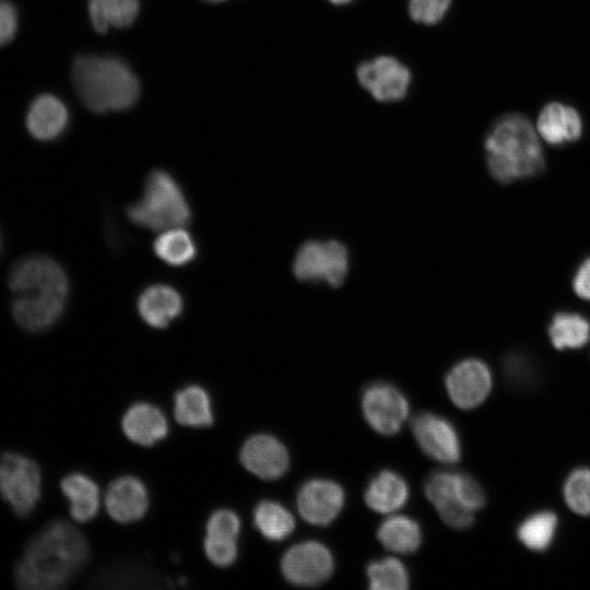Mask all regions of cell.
Masks as SVG:
<instances>
[{"label":"cell","instance_id":"ba28073f","mask_svg":"<svg viewBox=\"0 0 590 590\" xmlns=\"http://www.w3.org/2000/svg\"><path fill=\"white\" fill-rule=\"evenodd\" d=\"M409 409L405 396L391 384L374 382L363 391L364 418L380 435L392 436L399 433L409 415Z\"/></svg>","mask_w":590,"mask_h":590},{"label":"cell","instance_id":"d590c367","mask_svg":"<svg viewBox=\"0 0 590 590\" xmlns=\"http://www.w3.org/2000/svg\"><path fill=\"white\" fill-rule=\"evenodd\" d=\"M457 483L461 502L465 508L474 512L484 507L485 493L473 476L464 472H457Z\"/></svg>","mask_w":590,"mask_h":590},{"label":"cell","instance_id":"7c38bea8","mask_svg":"<svg viewBox=\"0 0 590 590\" xmlns=\"http://www.w3.org/2000/svg\"><path fill=\"white\" fill-rule=\"evenodd\" d=\"M445 386L457 408L474 409L484 402L492 389L491 370L484 362L467 358L448 371Z\"/></svg>","mask_w":590,"mask_h":590},{"label":"cell","instance_id":"f1b7e54d","mask_svg":"<svg viewBox=\"0 0 590 590\" xmlns=\"http://www.w3.org/2000/svg\"><path fill=\"white\" fill-rule=\"evenodd\" d=\"M153 249L163 262L172 267L188 264L197 253L194 240L184 227L162 231L153 244Z\"/></svg>","mask_w":590,"mask_h":590},{"label":"cell","instance_id":"8992f818","mask_svg":"<svg viewBox=\"0 0 590 590\" xmlns=\"http://www.w3.org/2000/svg\"><path fill=\"white\" fill-rule=\"evenodd\" d=\"M349 271V252L339 240H308L298 249L293 272L300 281H323L340 286Z\"/></svg>","mask_w":590,"mask_h":590},{"label":"cell","instance_id":"44dd1931","mask_svg":"<svg viewBox=\"0 0 590 590\" xmlns=\"http://www.w3.org/2000/svg\"><path fill=\"white\" fill-rule=\"evenodd\" d=\"M125 435L134 444L153 446L168 433L167 420L163 412L149 403L130 406L121 422Z\"/></svg>","mask_w":590,"mask_h":590},{"label":"cell","instance_id":"ab89813d","mask_svg":"<svg viewBox=\"0 0 590 590\" xmlns=\"http://www.w3.org/2000/svg\"><path fill=\"white\" fill-rule=\"evenodd\" d=\"M203 1H208V2H220V1H224V0H203Z\"/></svg>","mask_w":590,"mask_h":590},{"label":"cell","instance_id":"83f0119b","mask_svg":"<svg viewBox=\"0 0 590 590\" xmlns=\"http://www.w3.org/2000/svg\"><path fill=\"white\" fill-rule=\"evenodd\" d=\"M548 335L557 350L578 349L590 340V322L575 312H557L550 326Z\"/></svg>","mask_w":590,"mask_h":590},{"label":"cell","instance_id":"4316f807","mask_svg":"<svg viewBox=\"0 0 590 590\" xmlns=\"http://www.w3.org/2000/svg\"><path fill=\"white\" fill-rule=\"evenodd\" d=\"M253 523L257 530L269 541H282L295 529L293 515L282 504L262 500L253 510Z\"/></svg>","mask_w":590,"mask_h":590},{"label":"cell","instance_id":"cb8c5ba5","mask_svg":"<svg viewBox=\"0 0 590 590\" xmlns=\"http://www.w3.org/2000/svg\"><path fill=\"white\" fill-rule=\"evenodd\" d=\"M376 535L386 550L404 555L415 553L422 544L420 524L404 515H396L384 520Z\"/></svg>","mask_w":590,"mask_h":590},{"label":"cell","instance_id":"1f68e13d","mask_svg":"<svg viewBox=\"0 0 590 590\" xmlns=\"http://www.w3.org/2000/svg\"><path fill=\"white\" fill-rule=\"evenodd\" d=\"M564 498L574 512L590 515V469H578L568 476L564 485Z\"/></svg>","mask_w":590,"mask_h":590},{"label":"cell","instance_id":"836d02e7","mask_svg":"<svg viewBox=\"0 0 590 590\" xmlns=\"http://www.w3.org/2000/svg\"><path fill=\"white\" fill-rule=\"evenodd\" d=\"M451 0H409V14L414 22L435 25L447 14Z\"/></svg>","mask_w":590,"mask_h":590},{"label":"cell","instance_id":"ac0fdd59","mask_svg":"<svg viewBox=\"0 0 590 590\" xmlns=\"http://www.w3.org/2000/svg\"><path fill=\"white\" fill-rule=\"evenodd\" d=\"M536 131L548 144L562 145L574 142L581 137L582 120L574 107L552 102L540 111Z\"/></svg>","mask_w":590,"mask_h":590},{"label":"cell","instance_id":"4dcf8cb0","mask_svg":"<svg viewBox=\"0 0 590 590\" xmlns=\"http://www.w3.org/2000/svg\"><path fill=\"white\" fill-rule=\"evenodd\" d=\"M557 517L551 511L538 512L527 518L518 528L519 541L529 550H546L555 535Z\"/></svg>","mask_w":590,"mask_h":590},{"label":"cell","instance_id":"e0dca14e","mask_svg":"<svg viewBox=\"0 0 590 590\" xmlns=\"http://www.w3.org/2000/svg\"><path fill=\"white\" fill-rule=\"evenodd\" d=\"M67 298L39 294H15L12 315L16 323L30 332L52 327L63 314Z\"/></svg>","mask_w":590,"mask_h":590},{"label":"cell","instance_id":"30bf717a","mask_svg":"<svg viewBox=\"0 0 590 590\" xmlns=\"http://www.w3.org/2000/svg\"><path fill=\"white\" fill-rule=\"evenodd\" d=\"M356 76L365 91L384 103L404 98L412 79L409 68L392 56H378L362 62Z\"/></svg>","mask_w":590,"mask_h":590},{"label":"cell","instance_id":"9c48e42d","mask_svg":"<svg viewBox=\"0 0 590 590\" xmlns=\"http://www.w3.org/2000/svg\"><path fill=\"white\" fill-rule=\"evenodd\" d=\"M334 570L330 550L317 541H305L290 547L281 559V571L292 585L315 587L326 582Z\"/></svg>","mask_w":590,"mask_h":590},{"label":"cell","instance_id":"e575fe53","mask_svg":"<svg viewBox=\"0 0 590 590\" xmlns=\"http://www.w3.org/2000/svg\"><path fill=\"white\" fill-rule=\"evenodd\" d=\"M240 531V519L229 509L214 511L206 522V534L237 539Z\"/></svg>","mask_w":590,"mask_h":590},{"label":"cell","instance_id":"7a4b0ae2","mask_svg":"<svg viewBox=\"0 0 590 590\" xmlns=\"http://www.w3.org/2000/svg\"><path fill=\"white\" fill-rule=\"evenodd\" d=\"M484 148L488 172L502 184L532 177L545 166L538 131L521 114L498 118L486 134Z\"/></svg>","mask_w":590,"mask_h":590},{"label":"cell","instance_id":"484cf974","mask_svg":"<svg viewBox=\"0 0 590 590\" xmlns=\"http://www.w3.org/2000/svg\"><path fill=\"white\" fill-rule=\"evenodd\" d=\"M140 9L139 0H88V15L95 31L131 25Z\"/></svg>","mask_w":590,"mask_h":590},{"label":"cell","instance_id":"60d3db41","mask_svg":"<svg viewBox=\"0 0 590 590\" xmlns=\"http://www.w3.org/2000/svg\"><path fill=\"white\" fill-rule=\"evenodd\" d=\"M1 248H2V237H1V233H0V251H1Z\"/></svg>","mask_w":590,"mask_h":590},{"label":"cell","instance_id":"277c9868","mask_svg":"<svg viewBox=\"0 0 590 590\" xmlns=\"http://www.w3.org/2000/svg\"><path fill=\"white\" fill-rule=\"evenodd\" d=\"M127 214L134 224L157 232L185 227L191 217L180 186L172 175L161 169L148 176L143 194L128 206Z\"/></svg>","mask_w":590,"mask_h":590},{"label":"cell","instance_id":"7402d4cb","mask_svg":"<svg viewBox=\"0 0 590 590\" xmlns=\"http://www.w3.org/2000/svg\"><path fill=\"white\" fill-rule=\"evenodd\" d=\"M409 494V485L400 474L382 470L370 479L364 492V500L371 510L390 514L406 504Z\"/></svg>","mask_w":590,"mask_h":590},{"label":"cell","instance_id":"52a82bcc","mask_svg":"<svg viewBox=\"0 0 590 590\" xmlns=\"http://www.w3.org/2000/svg\"><path fill=\"white\" fill-rule=\"evenodd\" d=\"M8 284L15 294H43L67 298L69 293L64 270L54 259L42 255L19 259L10 270Z\"/></svg>","mask_w":590,"mask_h":590},{"label":"cell","instance_id":"4fadbf2b","mask_svg":"<svg viewBox=\"0 0 590 590\" xmlns=\"http://www.w3.org/2000/svg\"><path fill=\"white\" fill-rule=\"evenodd\" d=\"M345 503L343 487L331 480L312 479L304 483L296 496L302 518L314 526L326 527L337 519Z\"/></svg>","mask_w":590,"mask_h":590},{"label":"cell","instance_id":"d6986e66","mask_svg":"<svg viewBox=\"0 0 590 590\" xmlns=\"http://www.w3.org/2000/svg\"><path fill=\"white\" fill-rule=\"evenodd\" d=\"M68 120L66 105L55 95L42 94L32 102L25 123L33 138L39 141H51L63 133Z\"/></svg>","mask_w":590,"mask_h":590},{"label":"cell","instance_id":"f35d334b","mask_svg":"<svg viewBox=\"0 0 590 590\" xmlns=\"http://www.w3.org/2000/svg\"><path fill=\"white\" fill-rule=\"evenodd\" d=\"M332 4L343 5L352 2L353 0H328Z\"/></svg>","mask_w":590,"mask_h":590},{"label":"cell","instance_id":"5b68a950","mask_svg":"<svg viewBox=\"0 0 590 590\" xmlns=\"http://www.w3.org/2000/svg\"><path fill=\"white\" fill-rule=\"evenodd\" d=\"M42 495V473L30 457L8 451L0 456V496L20 518L28 517Z\"/></svg>","mask_w":590,"mask_h":590},{"label":"cell","instance_id":"3957f363","mask_svg":"<svg viewBox=\"0 0 590 590\" xmlns=\"http://www.w3.org/2000/svg\"><path fill=\"white\" fill-rule=\"evenodd\" d=\"M71 76L80 99L95 113L129 109L140 94L135 74L117 58L79 56L73 62Z\"/></svg>","mask_w":590,"mask_h":590},{"label":"cell","instance_id":"5bb4252c","mask_svg":"<svg viewBox=\"0 0 590 590\" xmlns=\"http://www.w3.org/2000/svg\"><path fill=\"white\" fill-rule=\"evenodd\" d=\"M424 492L441 520L450 528L463 530L474 522V512L461 502L457 471H435L425 481Z\"/></svg>","mask_w":590,"mask_h":590},{"label":"cell","instance_id":"8fae6325","mask_svg":"<svg viewBox=\"0 0 590 590\" xmlns=\"http://www.w3.org/2000/svg\"><path fill=\"white\" fill-rule=\"evenodd\" d=\"M411 430L427 457L447 464L460 460V438L446 417L432 412L418 413L411 421Z\"/></svg>","mask_w":590,"mask_h":590},{"label":"cell","instance_id":"f546056e","mask_svg":"<svg viewBox=\"0 0 590 590\" xmlns=\"http://www.w3.org/2000/svg\"><path fill=\"white\" fill-rule=\"evenodd\" d=\"M368 587L373 590H405L410 579L405 566L396 557L373 560L366 568Z\"/></svg>","mask_w":590,"mask_h":590},{"label":"cell","instance_id":"ffe728a7","mask_svg":"<svg viewBox=\"0 0 590 590\" xmlns=\"http://www.w3.org/2000/svg\"><path fill=\"white\" fill-rule=\"evenodd\" d=\"M182 305L181 295L173 286L153 284L140 294L137 308L146 324L162 329L180 315Z\"/></svg>","mask_w":590,"mask_h":590},{"label":"cell","instance_id":"74e56055","mask_svg":"<svg viewBox=\"0 0 590 590\" xmlns=\"http://www.w3.org/2000/svg\"><path fill=\"white\" fill-rule=\"evenodd\" d=\"M573 287L580 298L590 302V258L586 259L578 268Z\"/></svg>","mask_w":590,"mask_h":590},{"label":"cell","instance_id":"8d00e7d4","mask_svg":"<svg viewBox=\"0 0 590 590\" xmlns=\"http://www.w3.org/2000/svg\"><path fill=\"white\" fill-rule=\"evenodd\" d=\"M17 31V12L12 3L0 0V47L9 44Z\"/></svg>","mask_w":590,"mask_h":590},{"label":"cell","instance_id":"d6a6232c","mask_svg":"<svg viewBox=\"0 0 590 590\" xmlns=\"http://www.w3.org/2000/svg\"><path fill=\"white\" fill-rule=\"evenodd\" d=\"M204 552L209 560L220 567L232 565L238 554L237 539L205 534Z\"/></svg>","mask_w":590,"mask_h":590},{"label":"cell","instance_id":"6da1fadb","mask_svg":"<svg viewBox=\"0 0 590 590\" xmlns=\"http://www.w3.org/2000/svg\"><path fill=\"white\" fill-rule=\"evenodd\" d=\"M88 554V543L79 529L66 520H51L26 543L14 565V582L23 590L62 588L83 567Z\"/></svg>","mask_w":590,"mask_h":590},{"label":"cell","instance_id":"d4e9b609","mask_svg":"<svg viewBox=\"0 0 590 590\" xmlns=\"http://www.w3.org/2000/svg\"><path fill=\"white\" fill-rule=\"evenodd\" d=\"M176 421L188 427H208L213 423V413L208 392L199 386H188L174 397Z\"/></svg>","mask_w":590,"mask_h":590},{"label":"cell","instance_id":"2e32d148","mask_svg":"<svg viewBox=\"0 0 590 590\" xmlns=\"http://www.w3.org/2000/svg\"><path fill=\"white\" fill-rule=\"evenodd\" d=\"M108 515L117 522L140 520L148 510L149 496L144 484L134 476L125 475L110 483L105 495Z\"/></svg>","mask_w":590,"mask_h":590},{"label":"cell","instance_id":"9a60e30c","mask_svg":"<svg viewBox=\"0 0 590 590\" xmlns=\"http://www.w3.org/2000/svg\"><path fill=\"white\" fill-rule=\"evenodd\" d=\"M240 461L250 473L266 481L280 479L290 467L286 447L269 434L248 438L241 447Z\"/></svg>","mask_w":590,"mask_h":590},{"label":"cell","instance_id":"603a6c76","mask_svg":"<svg viewBox=\"0 0 590 590\" xmlns=\"http://www.w3.org/2000/svg\"><path fill=\"white\" fill-rule=\"evenodd\" d=\"M60 487L69 502V511L73 520L87 522L96 516L99 508V489L91 477L73 472L62 479Z\"/></svg>","mask_w":590,"mask_h":590}]
</instances>
